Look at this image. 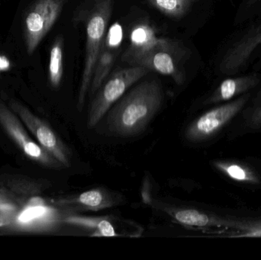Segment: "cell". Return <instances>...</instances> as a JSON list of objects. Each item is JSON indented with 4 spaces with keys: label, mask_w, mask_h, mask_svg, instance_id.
Instances as JSON below:
<instances>
[{
    "label": "cell",
    "mask_w": 261,
    "mask_h": 260,
    "mask_svg": "<svg viewBox=\"0 0 261 260\" xmlns=\"http://www.w3.org/2000/svg\"><path fill=\"white\" fill-rule=\"evenodd\" d=\"M150 70L140 66L122 69L113 73L96 92L89 111L87 126L91 128L102 120L112 105L128 88L144 77Z\"/></svg>",
    "instance_id": "3957f363"
},
{
    "label": "cell",
    "mask_w": 261,
    "mask_h": 260,
    "mask_svg": "<svg viewBox=\"0 0 261 260\" xmlns=\"http://www.w3.org/2000/svg\"><path fill=\"white\" fill-rule=\"evenodd\" d=\"M10 106L35 136L38 145L63 166L70 167V151L51 128L18 102H11Z\"/></svg>",
    "instance_id": "8992f818"
},
{
    "label": "cell",
    "mask_w": 261,
    "mask_h": 260,
    "mask_svg": "<svg viewBox=\"0 0 261 260\" xmlns=\"http://www.w3.org/2000/svg\"><path fill=\"white\" fill-rule=\"evenodd\" d=\"M122 41V27L120 24L116 23L107 32L102 43L90 85L91 94H94L98 91L110 75L116 57L120 51Z\"/></svg>",
    "instance_id": "7c38bea8"
},
{
    "label": "cell",
    "mask_w": 261,
    "mask_h": 260,
    "mask_svg": "<svg viewBox=\"0 0 261 260\" xmlns=\"http://www.w3.org/2000/svg\"><path fill=\"white\" fill-rule=\"evenodd\" d=\"M163 210L182 225L197 228L225 227L243 230L245 232L257 230L260 227L259 220L256 221H236L225 219L211 214L205 213L194 209L165 207Z\"/></svg>",
    "instance_id": "30bf717a"
},
{
    "label": "cell",
    "mask_w": 261,
    "mask_h": 260,
    "mask_svg": "<svg viewBox=\"0 0 261 260\" xmlns=\"http://www.w3.org/2000/svg\"><path fill=\"white\" fill-rule=\"evenodd\" d=\"M14 209L15 208L12 205L0 203V212H13Z\"/></svg>",
    "instance_id": "603a6c76"
},
{
    "label": "cell",
    "mask_w": 261,
    "mask_h": 260,
    "mask_svg": "<svg viewBox=\"0 0 261 260\" xmlns=\"http://www.w3.org/2000/svg\"><path fill=\"white\" fill-rule=\"evenodd\" d=\"M236 237H239V238H261V230L245 232V233Z\"/></svg>",
    "instance_id": "44dd1931"
},
{
    "label": "cell",
    "mask_w": 261,
    "mask_h": 260,
    "mask_svg": "<svg viewBox=\"0 0 261 260\" xmlns=\"http://www.w3.org/2000/svg\"><path fill=\"white\" fill-rule=\"evenodd\" d=\"M260 44L261 24L244 35L228 49L221 62L220 71L227 75H234L240 71Z\"/></svg>",
    "instance_id": "4fadbf2b"
},
{
    "label": "cell",
    "mask_w": 261,
    "mask_h": 260,
    "mask_svg": "<svg viewBox=\"0 0 261 260\" xmlns=\"http://www.w3.org/2000/svg\"><path fill=\"white\" fill-rule=\"evenodd\" d=\"M162 38H158L154 30L148 24H139L130 34V44L122 60L133 66L143 55L156 47Z\"/></svg>",
    "instance_id": "5bb4252c"
},
{
    "label": "cell",
    "mask_w": 261,
    "mask_h": 260,
    "mask_svg": "<svg viewBox=\"0 0 261 260\" xmlns=\"http://www.w3.org/2000/svg\"><path fill=\"white\" fill-rule=\"evenodd\" d=\"M69 212L46 204L41 198H34L14 219V225L21 230L46 232L53 230L64 223Z\"/></svg>",
    "instance_id": "ba28073f"
},
{
    "label": "cell",
    "mask_w": 261,
    "mask_h": 260,
    "mask_svg": "<svg viewBox=\"0 0 261 260\" xmlns=\"http://www.w3.org/2000/svg\"><path fill=\"white\" fill-rule=\"evenodd\" d=\"M246 122L251 128H261V90L247 114Z\"/></svg>",
    "instance_id": "ffe728a7"
},
{
    "label": "cell",
    "mask_w": 261,
    "mask_h": 260,
    "mask_svg": "<svg viewBox=\"0 0 261 260\" xmlns=\"http://www.w3.org/2000/svg\"><path fill=\"white\" fill-rule=\"evenodd\" d=\"M0 125L8 135L19 147L29 158L44 166L58 168L62 166L56 159L34 141L21 125L16 116L0 101Z\"/></svg>",
    "instance_id": "9c48e42d"
},
{
    "label": "cell",
    "mask_w": 261,
    "mask_h": 260,
    "mask_svg": "<svg viewBox=\"0 0 261 260\" xmlns=\"http://www.w3.org/2000/svg\"><path fill=\"white\" fill-rule=\"evenodd\" d=\"M249 97L250 94L245 93L236 100L204 113L187 127L186 138L192 142L203 141L211 138L242 111Z\"/></svg>",
    "instance_id": "277c9868"
},
{
    "label": "cell",
    "mask_w": 261,
    "mask_h": 260,
    "mask_svg": "<svg viewBox=\"0 0 261 260\" xmlns=\"http://www.w3.org/2000/svg\"><path fill=\"white\" fill-rule=\"evenodd\" d=\"M5 225V223L3 222V221H0V227H3V226Z\"/></svg>",
    "instance_id": "cb8c5ba5"
},
{
    "label": "cell",
    "mask_w": 261,
    "mask_h": 260,
    "mask_svg": "<svg viewBox=\"0 0 261 260\" xmlns=\"http://www.w3.org/2000/svg\"><path fill=\"white\" fill-rule=\"evenodd\" d=\"M113 9V0H96L89 17L87 24L85 64L77 103L79 111L84 108L86 96L91 85L95 66L107 35Z\"/></svg>",
    "instance_id": "7a4b0ae2"
},
{
    "label": "cell",
    "mask_w": 261,
    "mask_h": 260,
    "mask_svg": "<svg viewBox=\"0 0 261 260\" xmlns=\"http://www.w3.org/2000/svg\"><path fill=\"white\" fill-rule=\"evenodd\" d=\"M64 0H36L24 19V35L28 53L32 54L61 15Z\"/></svg>",
    "instance_id": "5b68a950"
},
{
    "label": "cell",
    "mask_w": 261,
    "mask_h": 260,
    "mask_svg": "<svg viewBox=\"0 0 261 260\" xmlns=\"http://www.w3.org/2000/svg\"><path fill=\"white\" fill-rule=\"evenodd\" d=\"M215 167L233 181L247 184L257 185L260 183L258 175L248 165L231 160L213 162Z\"/></svg>",
    "instance_id": "e0dca14e"
},
{
    "label": "cell",
    "mask_w": 261,
    "mask_h": 260,
    "mask_svg": "<svg viewBox=\"0 0 261 260\" xmlns=\"http://www.w3.org/2000/svg\"><path fill=\"white\" fill-rule=\"evenodd\" d=\"M10 67V62L6 56H0V72L8 70Z\"/></svg>",
    "instance_id": "7402d4cb"
},
{
    "label": "cell",
    "mask_w": 261,
    "mask_h": 260,
    "mask_svg": "<svg viewBox=\"0 0 261 260\" xmlns=\"http://www.w3.org/2000/svg\"><path fill=\"white\" fill-rule=\"evenodd\" d=\"M122 198L119 194L113 193L102 188L90 189L79 195L57 201L58 207L74 213L76 212H98L118 206Z\"/></svg>",
    "instance_id": "8fae6325"
},
{
    "label": "cell",
    "mask_w": 261,
    "mask_h": 260,
    "mask_svg": "<svg viewBox=\"0 0 261 260\" xmlns=\"http://www.w3.org/2000/svg\"><path fill=\"white\" fill-rule=\"evenodd\" d=\"M63 47L64 38L58 36L50 49L49 62V81L54 88H58L62 80Z\"/></svg>",
    "instance_id": "ac0fdd59"
},
{
    "label": "cell",
    "mask_w": 261,
    "mask_h": 260,
    "mask_svg": "<svg viewBox=\"0 0 261 260\" xmlns=\"http://www.w3.org/2000/svg\"><path fill=\"white\" fill-rule=\"evenodd\" d=\"M64 223L89 230L91 237H119L111 220L107 217L82 216L68 212L64 217Z\"/></svg>",
    "instance_id": "2e32d148"
},
{
    "label": "cell",
    "mask_w": 261,
    "mask_h": 260,
    "mask_svg": "<svg viewBox=\"0 0 261 260\" xmlns=\"http://www.w3.org/2000/svg\"><path fill=\"white\" fill-rule=\"evenodd\" d=\"M260 79L255 74L225 79L205 101V103H219L231 100L237 96L248 93L258 85Z\"/></svg>",
    "instance_id": "9a60e30c"
},
{
    "label": "cell",
    "mask_w": 261,
    "mask_h": 260,
    "mask_svg": "<svg viewBox=\"0 0 261 260\" xmlns=\"http://www.w3.org/2000/svg\"><path fill=\"white\" fill-rule=\"evenodd\" d=\"M164 102V92L158 81L141 82L127 94L109 113V131L121 137L142 132Z\"/></svg>",
    "instance_id": "6da1fadb"
},
{
    "label": "cell",
    "mask_w": 261,
    "mask_h": 260,
    "mask_svg": "<svg viewBox=\"0 0 261 260\" xmlns=\"http://www.w3.org/2000/svg\"><path fill=\"white\" fill-rule=\"evenodd\" d=\"M150 6L167 16L173 18L184 17L198 0H146Z\"/></svg>",
    "instance_id": "d6986e66"
},
{
    "label": "cell",
    "mask_w": 261,
    "mask_h": 260,
    "mask_svg": "<svg viewBox=\"0 0 261 260\" xmlns=\"http://www.w3.org/2000/svg\"><path fill=\"white\" fill-rule=\"evenodd\" d=\"M185 54V50L181 49L174 41L162 38L156 47L143 55L133 66L155 70L161 74L173 78L176 83L182 84L184 75L178 61Z\"/></svg>",
    "instance_id": "52a82bcc"
}]
</instances>
